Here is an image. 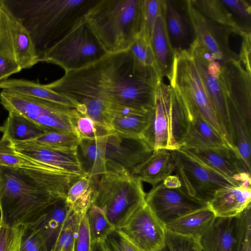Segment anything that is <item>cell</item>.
Returning a JSON list of instances; mask_svg holds the SVG:
<instances>
[{"label":"cell","instance_id":"39","mask_svg":"<svg viewBox=\"0 0 251 251\" xmlns=\"http://www.w3.org/2000/svg\"><path fill=\"white\" fill-rule=\"evenodd\" d=\"M198 240L175 233L166 228L165 241L158 251H201Z\"/></svg>","mask_w":251,"mask_h":251},{"label":"cell","instance_id":"7","mask_svg":"<svg viewBox=\"0 0 251 251\" xmlns=\"http://www.w3.org/2000/svg\"><path fill=\"white\" fill-rule=\"evenodd\" d=\"M168 79L170 86L186 110L198 111L225 138L193 57L187 49L175 50L173 66Z\"/></svg>","mask_w":251,"mask_h":251},{"label":"cell","instance_id":"42","mask_svg":"<svg viewBox=\"0 0 251 251\" xmlns=\"http://www.w3.org/2000/svg\"><path fill=\"white\" fill-rule=\"evenodd\" d=\"M161 4L162 0H143L144 34L149 42Z\"/></svg>","mask_w":251,"mask_h":251},{"label":"cell","instance_id":"27","mask_svg":"<svg viewBox=\"0 0 251 251\" xmlns=\"http://www.w3.org/2000/svg\"><path fill=\"white\" fill-rule=\"evenodd\" d=\"M216 216L208 207L187 214L165 226L175 233L198 240Z\"/></svg>","mask_w":251,"mask_h":251},{"label":"cell","instance_id":"11","mask_svg":"<svg viewBox=\"0 0 251 251\" xmlns=\"http://www.w3.org/2000/svg\"><path fill=\"white\" fill-rule=\"evenodd\" d=\"M182 2L194 34L193 39L216 60H239L238 54L229 46L230 35L234 33V31L205 17L190 0Z\"/></svg>","mask_w":251,"mask_h":251},{"label":"cell","instance_id":"51","mask_svg":"<svg viewBox=\"0 0 251 251\" xmlns=\"http://www.w3.org/2000/svg\"></svg>","mask_w":251,"mask_h":251},{"label":"cell","instance_id":"50","mask_svg":"<svg viewBox=\"0 0 251 251\" xmlns=\"http://www.w3.org/2000/svg\"><path fill=\"white\" fill-rule=\"evenodd\" d=\"M2 131V126H0V131Z\"/></svg>","mask_w":251,"mask_h":251},{"label":"cell","instance_id":"36","mask_svg":"<svg viewBox=\"0 0 251 251\" xmlns=\"http://www.w3.org/2000/svg\"><path fill=\"white\" fill-rule=\"evenodd\" d=\"M91 242L103 240L115 228L100 208L93 204L85 213Z\"/></svg>","mask_w":251,"mask_h":251},{"label":"cell","instance_id":"21","mask_svg":"<svg viewBox=\"0 0 251 251\" xmlns=\"http://www.w3.org/2000/svg\"><path fill=\"white\" fill-rule=\"evenodd\" d=\"M152 110L111 103L108 112L112 130L126 136L141 137L151 124Z\"/></svg>","mask_w":251,"mask_h":251},{"label":"cell","instance_id":"24","mask_svg":"<svg viewBox=\"0 0 251 251\" xmlns=\"http://www.w3.org/2000/svg\"><path fill=\"white\" fill-rule=\"evenodd\" d=\"M165 20L167 31L174 50L187 49L190 40V25L181 3L176 1L165 0Z\"/></svg>","mask_w":251,"mask_h":251},{"label":"cell","instance_id":"2","mask_svg":"<svg viewBox=\"0 0 251 251\" xmlns=\"http://www.w3.org/2000/svg\"><path fill=\"white\" fill-rule=\"evenodd\" d=\"M85 22L107 54L129 50L145 35L143 0H97Z\"/></svg>","mask_w":251,"mask_h":251},{"label":"cell","instance_id":"4","mask_svg":"<svg viewBox=\"0 0 251 251\" xmlns=\"http://www.w3.org/2000/svg\"><path fill=\"white\" fill-rule=\"evenodd\" d=\"M58 200L24 170L0 166V209L9 226H30Z\"/></svg>","mask_w":251,"mask_h":251},{"label":"cell","instance_id":"49","mask_svg":"<svg viewBox=\"0 0 251 251\" xmlns=\"http://www.w3.org/2000/svg\"><path fill=\"white\" fill-rule=\"evenodd\" d=\"M90 251H105L103 241L102 240L92 241Z\"/></svg>","mask_w":251,"mask_h":251},{"label":"cell","instance_id":"45","mask_svg":"<svg viewBox=\"0 0 251 251\" xmlns=\"http://www.w3.org/2000/svg\"><path fill=\"white\" fill-rule=\"evenodd\" d=\"M251 205L241 214L242 238L239 251H251Z\"/></svg>","mask_w":251,"mask_h":251},{"label":"cell","instance_id":"9","mask_svg":"<svg viewBox=\"0 0 251 251\" xmlns=\"http://www.w3.org/2000/svg\"><path fill=\"white\" fill-rule=\"evenodd\" d=\"M170 151L175 163V171L183 188L189 196L201 202L208 204L218 189L243 183L225 177L180 149Z\"/></svg>","mask_w":251,"mask_h":251},{"label":"cell","instance_id":"13","mask_svg":"<svg viewBox=\"0 0 251 251\" xmlns=\"http://www.w3.org/2000/svg\"><path fill=\"white\" fill-rule=\"evenodd\" d=\"M145 201L165 226L187 214L208 207V204L189 196L183 187L168 188L162 182L146 194Z\"/></svg>","mask_w":251,"mask_h":251},{"label":"cell","instance_id":"19","mask_svg":"<svg viewBox=\"0 0 251 251\" xmlns=\"http://www.w3.org/2000/svg\"><path fill=\"white\" fill-rule=\"evenodd\" d=\"M165 0H162L159 13L155 20L150 39V45L153 55L159 77L169 78L173 66L175 50L167 29L165 20Z\"/></svg>","mask_w":251,"mask_h":251},{"label":"cell","instance_id":"41","mask_svg":"<svg viewBox=\"0 0 251 251\" xmlns=\"http://www.w3.org/2000/svg\"><path fill=\"white\" fill-rule=\"evenodd\" d=\"M102 241L105 251H139L116 228L110 231Z\"/></svg>","mask_w":251,"mask_h":251},{"label":"cell","instance_id":"17","mask_svg":"<svg viewBox=\"0 0 251 251\" xmlns=\"http://www.w3.org/2000/svg\"><path fill=\"white\" fill-rule=\"evenodd\" d=\"M73 109L29 97L24 103L22 114L48 131L75 132L71 115Z\"/></svg>","mask_w":251,"mask_h":251},{"label":"cell","instance_id":"46","mask_svg":"<svg viewBox=\"0 0 251 251\" xmlns=\"http://www.w3.org/2000/svg\"><path fill=\"white\" fill-rule=\"evenodd\" d=\"M22 70L14 59L0 53V82Z\"/></svg>","mask_w":251,"mask_h":251},{"label":"cell","instance_id":"12","mask_svg":"<svg viewBox=\"0 0 251 251\" xmlns=\"http://www.w3.org/2000/svg\"><path fill=\"white\" fill-rule=\"evenodd\" d=\"M0 53L14 59L22 69L39 62L28 32L0 1Z\"/></svg>","mask_w":251,"mask_h":251},{"label":"cell","instance_id":"20","mask_svg":"<svg viewBox=\"0 0 251 251\" xmlns=\"http://www.w3.org/2000/svg\"><path fill=\"white\" fill-rule=\"evenodd\" d=\"M251 182L238 186L229 185L218 189L208 203L217 217H233L240 215L250 205Z\"/></svg>","mask_w":251,"mask_h":251},{"label":"cell","instance_id":"6","mask_svg":"<svg viewBox=\"0 0 251 251\" xmlns=\"http://www.w3.org/2000/svg\"><path fill=\"white\" fill-rule=\"evenodd\" d=\"M188 124V116L171 86L158 81L151 124L142 135L153 151L180 149Z\"/></svg>","mask_w":251,"mask_h":251},{"label":"cell","instance_id":"38","mask_svg":"<svg viewBox=\"0 0 251 251\" xmlns=\"http://www.w3.org/2000/svg\"><path fill=\"white\" fill-rule=\"evenodd\" d=\"M25 227H12L3 220L0 209V251H19Z\"/></svg>","mask_w":251,"mask_h":251},{"label":"cell","instance_id":"34","mask_svg":"<svg viewBox=\"0 0 251 251\" xmlns=\"http://www.w3.org/2000/svg\"><path fill=\"white\" fill-rule=\"evenodd\" d=\"M81 215L69 209L50 251H73Z\"/></svg>","mask_w":251,"mask_h":251},{"label":"cell","instance_id":"40","mask_svg":"<svg viewBox=\"0 0 251 251\" xmlns=\"http://www.w3.org/2000/svg\"><path fill=\"white\" fill-rule=\"evenodd\" d=\"M129 50L142 65L157 71L150 42L144 35L134 41Z\"/></svg>","mask_w":251,"mask_h":251},{"label":"cell","instance_id":"16","mask_svg":"<svg viewBox=\"0 0 251 251\" xmlns=\"http://www.w3.org/2000/svg\"><path fill=\"white\" fill-rule=\"evenodd\" d=\"M10 142L15 151L21 155L78 177L85 173L77 150L58 149L32 141Z\"/></svg>","mask_w":251,"mask_h":251},{"label":"cell","instance_id":"15","mask_svg":"<svg viewBox=\"0 0 251 251\" xmlns=\"http://www.w3.org/2000/svg\"><path fill=\"white\" fill-rule=\"evenodd\" d=\"M180 149L227 178L239 183L251 181V171L231 148Z\"/></svg>","mask_w":251,"mask_h":251},{"label":"cell","instance_id":"47","mask_svg":"<svg viewBox=\"0 0 251 251\" xmlns=\"http://www.w3.org/2000/svg\"><path fill=\"white\" fill-rule=\"evenodd\" d=\"M251 34L242 36V42L239 55V59L246 71L251 75Z\"/></svg>","mask_w":251,"mask_h":251},{"label":"cell","instance_id":"1","mask_svg":"<svg viewBox=\"0 0 251 251\" xmlns=\"http://www.w3.org/2000/svg\"><path fill=\"white\" fill-rule=\"evenodd\" d=\"M29 33L39 62L85 16L97 0H0Z\"/></svg>","mask_w":251,"mask_h":251},{"label":"cell","instance_id":"5","mask_svg":"<svg viewBox=\"0 0 251 251\" xmlns=\"http://www.w3.org/2000/svg\"><path fill=\"white\" fill-rule=\"evenodd\" d=\"M94 179L93 204L102 209L115 228L122 226L146 203L142 182L131 174L108 173Z\"/></svg>","mask_w":251,"mask_h":251},{"label":"cell","instance_id":"22","mask_svg":"<svg viewBox=\"0 0 251 251\" xmlns=\"http://www.w3.org/2000/svg\"><path fill=\"white\" fill-rule=\"evenodd\" d=\"M189 123L180 148L210 149L231 146L198 111L189 113Z\"/></svg>","mask_w":251,"mask_h":251},{"label":"cell","instance_id":"10","mask_svg":"<svg viewBox=\"0 0 251 251\" xmlns=\"http://www.w3.org/2000/svg\"><path fill=\"white\" fill-rule=\"evenodd\" d=\"M187 49L193 57L224 136L234 148L231 140L226 94L220 75L221 61L215 59L195 40Z\"/></svg>","mask_w":251,"mask_h":251},{"label":"cell","instance_id":"37","mask_svg":"<svg viewBox=\"0 0 251 251\" xmlns=\"http://www.w3.org/2000/svg\"><path fill=\"white\" fill-rule=\"evenodd\" d=\"M39 144L58 149L77 150L80 139L75 132L47 131L44 134L31 140Z\"/></svg>","mask_w":251,"mask_h":251},{"label":"cell","instance_id":"29","mask_svg":"<svg viewBox=\"0 0 251 251\" xmlns=\"http://www.w3.org/2000/svg\"><path fill=\"white\" fill-rule=\"evenodd\" d=\"M47 131L25 116L10 111L2 126V138L11 142H26L36 139Z\"/></svg>","mask_w":251,"mask_h":251},{"label":"cell","instance_id":"33","mask_svg":"<svg viewBox=\"0 0 251 251\" xmlns=\"http://www.w3.org/2000/svg\"><path fill=\"white\" fill-rule=\"evenodd\" d=\"M75 132L81 140H95L103 137L112 130L99 125L86 115L81 114L76 108L71 113Z\"/></svg>","mask_w":251,"mask_h":251},{"label":"cell","instance_id":"26","mask_svg":"<svg viewBox=\"0 0 251 251\" xmlns=\"http://www.w3.org/2000/svg\"><path fill=\"white\" fill-rule=\"evenodd\" d=\"M227 107L232 145L251 171V124L235 106Z\"/></svg>","mask_w":251,"mask_h":251},{"label":"cell","instance_id":"44","mask_svg":"<svg viewBox=\"0 0 251 251\" xmlns=\"http://www.w3.org/2000/svg\"><path fill=\"white\" fill-rule=\"evenodd\" d=\"M91 240L85 214L81 215L79 222L73 251H90Z\"/></svg>","mask_w":251,"mask_h":251},{"label":"cell","instance_id":"31","mask_svg":"<svg viewBox=\"0 0 251 251\" xmlns=\"http://www.w3.org/2000/svg\"><path fill=\"white\" fill-rule=\"evenodd\" d=\"M0 166L38 171H63L16 152L10 141L2 137L0 140Z\"/></svg>","mask_w":251,"mask_h":251},{"label":"cell","instance_id":"48","mask_svg":"<svg viewBox=\"0 0 251 251\" xmlns=\"http://www.w3.org/2000/svg\"><path fill=\"white\" fill-rule=\"evenodd\" d=\"M166 188L171 189L178 188L182 187V183L177 175H170L166 177L162 182Z\"/></svg>","mask_w":251,"mask_h":251},{"label":"cell","instance_id":"35","mask_svg":"<svg viewBox=\"0 0 251 251\" xmlns=\"http://www.w3.org/2000/svg\"><path fill=\"white\" fill-rule=\"evenodd\" d=\"M241 32L251 34V3L247 0H221Z\"/></svg>","mask_w":251,"mask_h":251},{"label":"cell","instance_id":"14","mask_svg":"<svg viewBox=\"0 0 251 251\" xmlns=\"http://www.w3.org/2000/svg\"><path fill=\"white\" fill-rule=\"evenodd\" d=\"M117 229L139 251H158L166 236L165 226L145 203Z\"/></svg>","mask_w":251,"mask_h":251},{"label":"cell","instance_id":"43","mask_svg":"<svg viewBox=\"0 0 251 251\" xmlns=\"http://www.w3.org/2000/svg\"><path fill=\"white\" fill-rule=\"evenodd\" d=\"M19 251H49L47 244L35 230L25 227Z\"/></svg>","mask_w":251,"mask_h":251},{"label":"cell","instance_id":"3","mask_svg":"<svg viewBox=\"0 0 251 251\" xmlns=\"http://www.w3.org/2000/svg\"><path fill=\"white\" fill-rule=\"evenodd\" d=\"M153 151L142 137L113 130L97 139L81 140L77 149L84 173L94 179L108 173L132 174Z\"/></svg>","mask_w":251,"mask_h":251},{"label":"cell","instance_id":"23","mask_svg":"<svg viewBox=\"0 0 251 251\" xmlns=\"http://www.w3.org/2000/svg\"><path fill=\"white\" fill-rule=\"evenodd\" d=\"M175 170L170 150L158 149L153 152L134 170L132 175L153 187L162 182Z\"/></svg>","mask_w":251,"mask_h":251},{"label":"cell","instance_id":"32","mask_svg":"<svg viewBox=\"0 0 251 251\" xmlns=\"http://www.w3.org/2000/svg\"><path fill=\"white\" fill-rule=\"evenodd\" d=\"M193 5L205 17L223 26L230 28L234 33L241 32L221 0H190Z\"/></svg>","mask_w":251,"mask_h":251},{"label":"cell","instance_id":"25","mask_svg":"<svg viewBox=\"0 0 251 251\" xmlns=\"http://www.w3.org/2000/svg\"><path fill=\"white\" fill-rule=\"evenodd\" d=\"M69 210L65 199L58 200L35 223L28 227L40 234L45 241L49 251L59 232Z\"/></svg>","mask_w":251,"mask_h":251},{"label":"cell","instance_id":"30","mask_svg":"<svg viewBox=\"0 0 251 251\" xmlns=\"http://www.w3.org/2000/svg\"><path fill=\"white\" fill-rule=\"evenodd\" d=\"M95 179L85 173L70 187L65 198L69 208L81 215L93 204Z\"/></svg>","mask_w":251,"mask_h":251},{"label":"cell","instance_id":"28","mask_svg":"<svg viewBox=\"0 0 251 251\" xmlns=\"http://www.w3.org/2000/svg\"><path fill=\"white\" fill-rule=\"evenodd\" d=\"M0 88L2 90L50 101L70 108H76L75 105L70 100L47 88L45 84L33 81L7 79L0 82Z\"/></svg>","mask_w":251,"mask_h":251},{"label":"cell","instance_id":"8","mask_svg":"<svg viewBox=\"0 0 251 251\" xmlns=\"http://www.w3.org/2000/svg\"><path fill=\"white\" fill-rule=\"evenodd\" d=\"M107 54L85 21L52 47L43 61L57 65L67 72L86 66Z\"/></svg>","mask_w":251,"mask_h":251},{"label":"cell","instance_id":"18","mask_svg":"<svg viewBox=\"0 0 251 251\" xmlns=\"http://www.w3.org/2000/svg\"><path fill=\"white\" fill-rule=\"evenodd\" d=\"M242 238L241 214L216 217L198 240L201 251H239Z\"/></svg>","mask_w":251,"mask_h":251}]
</instances>
